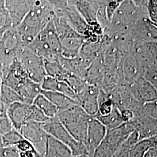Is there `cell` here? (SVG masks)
Wrapping results in <instances>:
<instances>
[{
  "mask_svg": "<svg viewBox=\"0 0 157 157\" xmlns=\"http://www.w3.org/2000/svg\"><path fill=\"white\" fill-rule=\"evenodd\" d=\"M54 17L50 1H35L33 6L17 28L23 45H29Z\"/></svg>",
  "mask_w": 157,
  "mask_h": 157,
  "instance_id": "6da1fadb",
  "label": "cell"
},
{
  "mask_svg": "<svg viewBox=\"0 0 157 157\" xmlns=\"http://www.w3.org/2000/svg\"><path fill=\"white\" fill-rule=\"evenodd\" d=\"M148 1H122L111 22L104 29V36L109 38L115 34L130 30L141 17H148Z\"/></svg>",
  "mask_w": 157,
  "mask_h": 157,
  "instance_id": "7a4b0ae2",
  "label": "cell"
},
{
  "mask_svg": "<svg viewBox=\"0 0 157 157\" xmlns=\"http://www.w3.org/2000/svg\"><path fill=\"white\" fill-rule=\"evenodd\" d=\"M43 61L58 59L61 56V45L53 19L48 23L33 41L27 45Z\"/></svg>",
  "mask_w": 157,
  "mask_h": 157,
  "instance_id": "3957f363",
  "label": "cell"
},
{
  "mask_svg": "<svg viewBox=\"0 0 157 157\" xmlns=\"http://www.w3.org/2000/svg\"><path fill=\"white\" fill-rule=\"evenodd\" d=\"M53 22L61 45V56L73 59L78 56L85 43L84 37L78 34L63 17H56Z\"/></svg>",
  "mask_w": 157,
  "mask_h": 157,
  "instance_id": "277c9868",
  "label": "cell"
},
{
  "mask_svg": "<svg viewBox=\"0 0 157 157\" xmlns=\"http://www.w3.org/2000/svg\"><path fill=\"white\" fill-rule=\"evenodd\" d=\"M57 117L76 140L84 144L89 119L88 115L78 104L59 111Z\"/></svg>",
  "mask_w": 157,
  "mask_h": 157,
  "instance_id": "5b68a950",
  "label": "cell"
},
{
  "mask_svg": "<svg viewBox=\"0 0 157 157\" xmlns=\"http://www.w3.org/2000/svg\"><path fill=\"white\" fill-rule=\"evenodd\" d=\"M135 131L133 121L125 122L117 128L107 130L106 135L96 148L92 157H112L132 132Z\"/></svg>",
  "mask_w": 157,
  "mask_h": 157,
  "instance_id": "8992f818",
  "label": "cell"
},
{
  "mask_svg": "<svg viewBox=\"0 0 157 157\" xmlns=\"http://www.w3.org/2000/svg\"><path fill=\"white\" fill-rule=\"evenodd\" d=\"M43 128L47 135L54 137L68 147L74 157L82 155H87L88 152L84 144L76 140L60 122L57 116L50 118L42 124Z\"/></svg>",
  "mask_w": 157,
  "mask_h": 157,
  "instance_id": "52a82bcc",
  "label": "cell"
},
{
  "mask_svg": "<svg viewBox=\"0 0 157 157\" xmlns=\"http://www.w3.org/2000/svg\"><path fill=\"white\" fill-rule=\"evenodd\" d=\"M17 58L22 65L29 78L41 85L46 76L43 59L27 45H24L19 51Z\"/></svg>",
  "mask_w": 157,
  "mask_h": 157,
  "instance_id": "ba28073f",
  "label": "cell"
},
{
  "mask_svg": "<svg viewBox=\"0 0 157 157\" xmlns=\"http://www.w3.org/2000/svg\"><path fill=\"white\" fill-rule=\"evenodd\" d=\"M23 139L29 141L36 152L43 156L45 150L47 134L43 128L42 124L28 122L19 130Z\"/></svg>",
  "mask_w": 157,
  "mask_h": 157,
  "instance_id": "9c48e42d",
  "label": "cell"
},
{
  "mask_svg": "<svg viewBox=\"0 0 157 157\" xmlns=\"http://www.w3.org/2000/svg\"><path fill=\"white\" fill-rule=\"evenodd\" d=\"M107 131L106 128L100 121L94 117H90L84 143V146L89 157H93L96 148L104 139Z\"/></svg>",
  "mask_w": 157,
  "mask_h": 157,
  "instance_id": "30bf717a",
  "label": "cell"
},
{
  "mask_svg": "<svg viewBox=\"0 0 157 157\" xmlns=\"http://www.w3.org/2000/svg\"><path fill=\"white\" fill-rule=\"evenodd\" d=\"M100 89L98 87L87 84L83 89L76 95L78 105L90 117L95 116L98 112Z\"/></svg>",
  "mask_w": 157,
  "mask_h": 157,
  "instance_id": "8fae6325",
  "label": "cell"
},
{
  "mask_svg": "<svg viewBox=\"0 0 157 157\" xmlns=\"http://www.w3.org/2000/svg\"><path fill=\"white\" fill-rule=\"evenodd\" d=\"M157 25L150 21L148 17L139 19L131 29L134 44L143 42H157Z\"/></svg>",
  "mask_w": 157,
  "mask_h": 157,
  "instance_id": "7c38bea8",
  "label": "cell"
},
{
  "mask_svg": "<svg viewBox=\"0 0 157 157\" xmlns=\"http://www.w3.org/2000/svg\"><path fill=\"white\" fill-rule=\"evenodd\" d=\"M128 86L136 100L140 102L157 100V88L141 76L129 83Z\"/></svg>",
  "mask_w": 157,
  "mask_h": 157,
  "instance_id": "4fadbf2b",
  "label": "cell"
},
{
  "mask_svg": "<svg viewBox=\"0 0 157 157\" xmlns=\"http://www.w3.org/2000/svg\"><path fill=\"white\" fill-rule=\"evenodd\" d=\"M35 1L7 0L5 6L11 19L12 26L17 28L33 6Z\"/></svg>",
  "mask_w": 157,
  "mask_h": 157,
  "instance_id": "5bb4252c",
  "label": "cell"
},
{
  "mask_svg": "<svg viewBox=\"0 0 157 157\" xmlns=\"http://www.w3.org/2000/svg\"><path fill=\"white\" fill-rule=\"evenodd\" d=\"M29 104L17 102L9 105L6 113L13 128L19 130L25 124L28 122V112Z\"/></svg>",
  "mask_w": 157,
  "mask_h": 157,
  "instance_id": "9a60e30c",
  "label": "cell"
},
{
  "mask_svg": "<svg viewBox=\"0 0 157 157\" xmlns=\"http://www.w3.org/2000/svg\"><path fill=\"white\" fill-rule=\"evenodd\" d=\"M132 121L135 124V131L139 135V140L157 136V119L140 116L136 117Z\"/></svg>",
  "mask_w": 157,
  "mask_h": 157,
  "instance_id": "2e32d148",
  "label": "cell"
},
{
  "mask_svg": "<svg viewBox=\"0 0 157 157\" xmlns=\"http://www.w3.org/2000/svg\"><path fill=\"white\" fill-rule=\"evenodd\" d=\"M73 2L87 24L98 22L97 16L100 6V1L79 0L73 1Z\"/></svg>",
  "mask_w": 157,
  "mask_h": 157,
  "instance_id": "e0dca14e",
  "label": "cell"
},
{
  "mask_svg": "<svg viewBox=\"0 0 157 157\" xmlns=\"http://www.w3.org/2000/svg\"><path fill=\"white\" fill-rule=\"evenodd\" d=\"M41 87L42 90L60 93L76 101L75 93L64 80L46 76L41 83Z\"/></svg>",
  "mask_w": 157,
  "mask_h": 157,
  "instance_id": "ac0fdd59",
  "label": "cell"
},
{
  "mask_svg": "<svg viewBox=\"0 0 157 157\" xmlns=\"http://www.w3.org/2000/svg\"><path fill=\"white\" fill-rule=\"evenodd\" d=\"M41 85L30 78L26 79L15 91L21 98L23 103L32 104L34 99L41 92Z\"/></svg>",
  "mask_w": 157,
  "mask_h": 157,
  "instance_id": "d6986e66",
  "label": "cell"
},
{
  "mask_svg": "<svg viewBox=\"0 0 157 157\" xmlns=\"http://www.w3.org/2000/svg\"><path fill=\"white\" fill-rule=\"evenodd\" d=\"M43 157H74V156L68 147L54 137L47 135L45 151Z\"/></svg>",
  "mask_w": 157,
  "mask_h": 157,
  "instance_id": "ffe728a7",
  "label": "cell"
},
{
  "mask_svg": "<svg viewBox=\"0 0 157 157\" xmlns=\"http://www.w3.org/2000/svg\"><path fill=\"white\" fill-rule=\"evenodd\" d=\"M122 73L124 80L128 84L140 76L139 64L133 52L124 56L122 63Z\"/></svg>",
  "mask_w": 157,
  "mask_h": 157,
  "instance_id": "44dd1931",
  "label": "cell"
},
{
  "mask_svg": "<svg viewBox=\"0 0 157 157\" xmlns=\"http://www.w3.org/2000/svg\"><path fill=\"white\" fill-rule=\"evenodd\" d=\"M41 93L48 99L58 108L59 111L78 104L76 100L60 93L41 90Z\"/></svg>",
  "mask_w": 157,
  "mask_h": 157,
  "instance_id": "7402d4cb",
  "label": "cell"
},
{
  "mask_svg": "<svg viewBox=\"0 0 157 157\" xmlns=\"http://www.w3.org/2000/svg\"><path fill=\"white\" fill-rule=\"evenodd\" d=\"M94 117L100 121L107 130L117 128L124 123L121 112L116 106L114 107L109 114L104 116L96 115Z\"/></svg>",
  "mask_w": 157,
  "mask_h": 157,
  "instance_id": "603a6c76",
  "label": "cell"
},
{
  "mask_svg": "<svg viewBox=\"0 0 157 157\" xmlns=\"http://www.w3.org/2000/svg\"><path fill=\"white\" fill-rule=\"evenodd\" d=\"M32 104L37 107L47 118H54L59 112L58 108L41 93L37 96Z\"/></svg>",
  "mask_w": 157,
  "mask_h": 157,
  "instance_id": "cb8c5ba5",
  "label": "cell"
},
{
  "mask_svg": "<svg viewBox=\"0 0 157 157\" xmlns=\"http://www.w3.org/2000/svg\"><path fill=\"white\" fill-rule=\"evenodd\" d=\"M157 136L142 139L136 143L129 151V157H144L147 150L157 146Z\"/></svg>",
  "mask_w": 157,
  "mask_h": 157,
  "instance_id": "d4e9b609",
  "label": "cell"
},
{
  "mask_svg": "<svg viewBox=\"0 0 157 157\" xmlns=\"http://www.w3.org/2000/svg\"><path fill=\"white\" fill-rule=\"evenodd\" d=\"M98 102V112L96 114L97 115L104 116L108 115L112 111L113 108L115 107L114 103L109 94L107 91L101 89V88L99 91Z\"/></svg>",
  "mask_w": 157,
  "mask_h": 157,
  "instance_id": "484cf974",
  "label": "cell"
},
{
  "mask_svg": "<svg viewBox=\"0 0 157 157\" xmlns=\"http://www.w3.org/2000/svg\"><path fill=\"white\" fill-rule=\"evenodd\" d=\"M44 63L46 76L65 81L67 73L61 67L59 59L52 61H44Z\"/></svg>",
  "mask_w": 157,
  "mask_h": 157,
  "instance_id": "4316f807",
  "label": "cell"
},
{
  "mask_svg": "<svg viewBox=\"0 0 157 157\" xmlns=\"http://www.w3.org/2000/svg\"><path fill=\"white\" fill-rule=\"evenodd\" d=\"M0 101L2 105L6 108L13 103L23 102L21 98L15 90L2 84L0 89Z\"/></svg>",
  "mask_w": 157,
  "mask_h": 157,
  "instance_id": "83f0119b",
  "label": "cell"
},
{
  "mask_svg": "<svg viewBox=\"0 0 157 157\" xmlns=\"http://www.w3.org/2000/svg\"><path fill=\"white\" fill-rule=\"evenodd\" d=\"M12 28L11 19L5 6V1L0 0V39Z\"/></svg>",
  "mask_w": 157,
  "mask_h": 157,
  "instance_id": "f1b7e54d",
  "label": "cell"
},
{
  "mask_svg": "<svg viewBox=\"0 0 157 157\" xmlns=\"http://www.w3.org/2000/svg\"><path fill=\"white\" fill-rule=\"evenodd\" d=\"M157 100L148 102H143L137 111L135 113V117L146 116L157 119Z\"/></svg>",
  "mask_w": 157,
  "mask_h": 157,
  "instance_id": "f546056e",
  "label": "cell"
},
{
  "mask_svg": "<svg viewBox=\"0 0 157 157\" xmlns=\"http://www.w3.org/2000/svg\"><path fill=\"white\" fill-rule=\"evenodd\" d=\"M50 118H47L37 107L33 104H29L28 112V122H35L43 124Z\"/></svg>",
  "mask_w": 157,
  "mask_h": 157,
  "instance_id": "4dcf8cb0",
  "label": "cell"
},
{
  "mask_svg": "<svg viewBox=\"0 0 157 157\" xmlns=\"http://www.w3.org/2000/svg\"><path fill=\"white\" fill-rule=\"evenodd\" d=\"M2 139L4 146H16L23 139V137L18 130L13 128L3 136Z\"/></svg>",
  "mask_w": 157,
  "mask_h": 157,
  "instance_id": "1f68e13d",
  "label": "cell"
},
{
  "mask_svg": "<svg viewBox=\"0 0 157 157\" xmlns=\"http://www.w3.org/2000/svg\"><path fill=\"white\" fill-rule=\"evenodd\" d=\"M6 109V108L2 105L0 110V136H1L13 128L7 115Z\"/></svg>",
  "mask_w": 157,
  "mask_h": 157,
  "instance_id": "d6a6232c",
  "label": "cell"
},
{
  "mask_svg": "<svg viewBox=\"0 0 157 157\" xmlns=\"http://www.w3.org/2000/svg\"><path fill=\"white\" fill-rule=\"evenodd\" d=\"M147 11L148 19L151 22L157 25V2L156 0H150L148 1Z\"/></svg>",
  "mask_w": 157,
  "mask_h": 157,
  "instance_id": "836d02e7",
  "label": "cell"
},
{
  "mask_svg": "<svg viewBox=\"0 0 157 157\" xmlns=\"http://www.w3.org/2000/svg\"><path fill=\"white\" fill-rule=\"evenodd\" d=\"M122 1H106L105 11L107 19L111 22L112 17Z\"/></svg>",
  "mask_w": 157,
  "mask_h": 157,
  "instance_id": "e575fe53",
  "label": "cell"
},
{
  "mask_svg": "<svg viewBox=\"0 0 157 157\" xmlns=\"http://www.w3.org/2000/svg\"><path fill=\"white\" fill-rule=\"evenodd\" d=\"M0 157H19L16 146H4L0 148Z\"/></svg>",
  "mask_w": 157,
  "mask_h": 157,
  "instance_id": "d590c367",
  "label": "cell"
},
{
  "mask_svg": "<svg viewBox=\"0 0 157 157\" xmlns=\"http://www.w3.org/2000/svg\"><path fill=\"white\" fill-rule=\"evenodd\" d=\"M16 147L19 152L35 150L33 145L29 141L26 140L25 139L21 141L16 146Z\"/></svg>",
  "mask_w": 157,
  "mask_h": 157,
  "instance_id": "8d00e7d4",
  "label": "cell"
},
{
  "mask_svg": "<svg viewBox=\"0 0 157 157\" xmlns=\"http://www.w3.org/2000/svg\"><path fill=\"white\" fill-rule=\"evenodd\" d=\"M130 150V148L129 147L126 146L124 143V144L112 157H129Z\"/></svg>",
  "mask_w": 157,
  "mask_h": 157,
  "instance_id": "74e56055",
  "label": "cell"
},
{
  "mask_svg": "<svg viewBox=\"0 0 157 157\" xmlns=\"http://www.w3.org/2000/svg\"><path fill=\"white\" fill-rule=\"evenodd\" d=\"M124 123L132 121L135 118V115L131 110L126 109L120 111Z\"/></svg>",
  "mask_w": 157,
  "mask_h": 157,
  "instance_id": "f35d334b",
  "label": "cell"
},
{
  "mask_svg": "<svg viewBox=\"0 0 157 157\" xmlns=\"http://www.w3.org/2000/svg\"><path fill=\"white\" fill-rule=\"evenodd\" d=\"M144 157H157V146L149 148L144 154Z\"/></svg>",
  "mask_w": 157,
  "mask_h": 157,
  "instance_id": "ab89813d",
  "label": "cell"
},
{
  "mask_svg": "<svg viewBox=\"0 0 157 157\" xmlns=\"http://www.w3.org/2000/svg\"><path fill=\"white\" fill-rule=\"evenodd\" d=\"M3 65L0 63V89L2 85V75H3Z\"/></svg>",
  "mask_w": 157,
  "mask_h": 157,
  "instance_id": "60d3db41",
  "label": "cell"
},
{
  "mask_svg": "<svg viewBox=\"0 0 157 157\" xmlns=\"http://www.w3.org/2000/svg\"><path fill=\"white\" fill-rule=\"evenodd\" d=\"M4 147L3 146V143H2V136H0V148Z\"/></svg>",
  "mask_w": 157,
  "mask_h": 157,
  "instance_id": "b9f144b4",
  "label": "cell"
},
{
  "mask_svg": "<svg viewBox=\"0 0 157 157\" xmlns=\"http://www.w3.org/2000/svg\"><path fill=\"white\" fill-rule=\"evenodd\" d=\"M1 108H2V104H1V101H0V110H1Z\"/></svg>",
  "mask_w": 157,
  "mask_h": 157,
  "instance_id": "7bdbcfd3",
  "label": "cell"
}]
</instances>
